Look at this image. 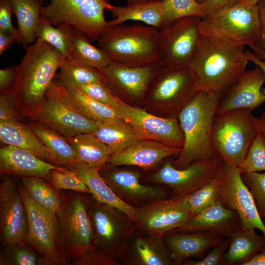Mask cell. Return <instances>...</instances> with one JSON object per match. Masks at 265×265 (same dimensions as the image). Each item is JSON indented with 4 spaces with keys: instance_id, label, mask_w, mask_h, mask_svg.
I'll return each mask as SVG.
<instances>
[{
    "instance_id": "obj_1",
    "label": "cell",
    "mask_w": 265,
    "mask_h": 265,
    "mask_svg": "<svg viewBox=\"0 0 265 265\" xmlns=\"http://www.w3.org/2000/svg\"><path fill=\"white\" fill-rule=\"evenodd\" d=\"M64 58L57 49L39 38L26 47L18 65L17 77L11 92L22 117L29 118L40 109Z\"/></svg>"
},
{
    "instance_id": "obj_2",
    "label": "cell",
    "mask_w": 265,
    "mask_h": 265,
    "mask_svg": "<svg viewBox=\"0 0 265 265\" xmlns=\"http://www.w3.org/2000/svg\"><path fill=\"white\" fill-rule=\"evenodd\" d=\"M244 47L226 44L201 34L189 64L198 90L221 94L246 70Z\"/></svg>"
},
{
    "instance_id": "obj_3",
    "label": "cell",
    "mask_w": 265,
    "mask_h": 265,
    "mask_svg": "<svg viewBox=\"0 0 265 265\" xmlns=\"http://www.w3.org/2000/svg\"><path fill=\"white\" fill-rule=\"evenodd\" d=\"M221 94L198 90L179 111L177 118L184 136V145L172 162L183 169L199 161L210 160L218 155L212 141V127Z\"/></svg>"
},
{
    "instance_id": "obj_4",
    "label": "cell",
    "mask_w": 265,
    "mask_h": 265,
    "mask_svg": "<svg viewBox=\"0 0 265 265\" xmlns=\"http://www.w3.org/2000/svg\"><path fill=\"white\" fill-rule=\"evenodd\" d=\"M159 29L145 24H123L107 29L98 45L112 60L133 66L159 63Z\"/></svg>"
},
{
    "instance_id": "obj_5",
    "label": "cell",
    "mask_w": 265,
    "mask_h": 265,
    "mask_svg": "<svg viewBox=\"0 0 265 265\" xmlns=\"http://www.w3.org/2000/svg\"><path fill=\"white\" fill-rule=\"evenodd\" d=\"M56 212L57 231L56 247L62 265L93 246L91 222L86 206L87 193L62 190Z\"/></svg>"
},
{
    "instance_id": "obj_6",
    "label": "cell",
    "mask_w": 265,
    "mask_h": 265,
    "mask_svg": "<svg viewBox=\"0 0 265 265\" xmlns=\"http://www.w3.org/2000/svg\"><path fill=\"white\" fill-rule=\"evenodd\" d=\"M86 206L93 246L110 259L117 261L138 229L136 222L122 211L97 201L90 193H86Z\"/></svg>"
},
{
    "instance_id": "obj_7",
    "label": "cell",
    "mask_w": 265,
    "mask_h": 265,
    "mask_svg": "<svg viewBox=\"0 0 265 265\" xmlns=\"http://www.w3.org/2000/svg\"><path fill=\"white\" fill-rule=\"evenodd\" d=\"M252 111L238 109L215 115L212 141L224 161L239 167L259 132Z\"/></svg>"
},
{
    "instance_id": "obj_8",
    "label": "cell",
    "mask_w": 265,
    "mask_h": 265,
    "mask_svg": "<svg viewBox=\"0 0 265 265\" xmlns=\"http://www.w3.org/2000/svg\"><path fill=\"white\" fill-rule=\"evenodd\" d=\"M200 34L226 44L250 48L259 38L260 23L256 5L242 3L201 18Z\"/></svg>"
},
{
    "instance_id": "obj_9",
    "label": "cell",
    "mask_w": 265,
    "mask_h": 265,
    "mask_svg": "<svg viewBox=\"0 0 265 265\" xmlns=\"http://www.w3.org/2000/svg\"><path fill=\"white\" fill-rule=\"evenodd\" d=\"M111 6L108 0H51L41 16L53 26L78 30L94 42L109 28L104 14Z\"/></svg>"
},
{
    "instance_id": "obj_10",
    "label": "cell",
    "mask_w": 265,
    "mask_h": 265,
    "mask_svg": "<svg viewBox=\"0 0 265 265\" xmlns=\"http://www.w3.org/2000/svg\"><path fill=\"white\" fill-rule=\"evenodd\" d=\"M66 137L93 133L97 123L84 115L72 101L68 90L58 81L48 89L40 109L28 118Z\"/></svg>"
},
{
    "instance_id": "obj_11",
    "label": "cell",
    "mask_w": 265,
    "mask_h": 265,
    "mask_svg": "<svg viewBox=\"0 0 265 265\" xmlns=\"http://www.w3.org/2000/svg\"><path fill=\"white\" fill-rule=\"evenodd\" d=\"M198 91L189 69L170 70L160 67L148 87L147 108L159 113L161 117H173Z\"/></svg>"
},
{
    "instance_id": "obj_12",
    "label": "cell",
    "mask_w": 265,
    "mask_h": 265,
    "mask_svg": "<svg viewBox=\"0 0 265 265\" xmlns=\"http://www.w3.org/2000/svg\"><path fill=\"white\" fill-rule=\"evenodd\" d=\"M201 19L197 16L183 17L159 29L158 50L161 68L188 69L201 37L199 30Z\"/></svg>"
},
{
    "instance_id": "obj_13",
    "label": "cell",
    "mask_w": 265,
    "mask_h": 265,
    "mask_svg": "<svg viewBox=\"0 0 265 265\" xmlns=\"http://www.w3.org/2000/svg\"><path fill=\"white\" fill-rule=\"evenodd\" d=\"M18 187L26 210L27 234L24 240L40 255L39 265H62L56 247V213L36 202L21 183Z\"/></svg>"
},
{
    "instance_id": "obj_14",
    "label": "cell",
    "mask_w": 265,
    "mask_h": 265,
    "mask_svg": "<svg viewBox=\"0 0 265 265\" xmlns=\"http://www.w3.org/2000/svg\"><path fill=\"white\" fill-rule=\"evenodd\" d=\"M218 175L220 179L218 199L221 204L237 213L242 228L258 229L265 236V224L251 192L242 179L239 167L224 161Z\"/></svg>"
},
{
    "instance_id": "obj_15",
    "label": "cell",
    "mask_w": 265,
    "mask_h": 265,
    "mask_svg": "<svg viewBox=\"0 0 265 265\" xmlns=\"http://www.w3.org/2000/svg\"><path fill=\"white\" fill-rule=\"evenodd\" d=\"M114 110L133 127L141 138L182 148L184 136L177 117L158 116L121 99Z\"/></svg>"
},
{
    "instance_id": "obj_16",
    "label": "cell",
    "mask_w": 265,
    "mask_h": 265,
    "mask_svg": "<svg viewBox=\"0 0 265 265\" xmlns=\"http://www.w3.org/2000/svg\"><path fill=\"white\" fill-rule=\"evenodd\" d=\"M220 156L210 160L195 162L186 168H175L171 161L164 163L150 177V181L169 186L174 198L186 197L214 179L222 168Z\"/></svg>"
},
{
    "instance_id": "obj_17",
    "label": "cell",
    "mask_w": 265,
    "mask_h": 265,
    "mask_svg": "<svg viewBox=\"0 0 265 265\" xmlns=\"http://www.w3.org/2000/svg\"><path fill=\"white\" fill-rule=\"evenodd\" d=\"M160 67L159 63L133 66L112 60L99 70L102 80L122 101L140 102L145 99L149 85Z\"/></svg>"
},
{
    "instance_id": "obj_18",
    "label": "cell",
    "mask_w": 265,
    "mask_h": 265,
    "mask_svg": "<svg viewBox=\"0 0 265 265\" xmlns=\"http://www.w3.org/2000/svg\"><path fill=\"white\" fill-rule=\"evenodd\" d=\"M0 183V241L2 245L24 240L28 231L26 210L13 176L3 174Z\"/></svg>"
},
{
    "instance_id": "obj_19",
    "label": "cell",
    "mask_w": 265,
    "mask_h": 265,
    "mask_svg": "<svg viewBox=\"0 0 265 265\" xmlns=\"http://www.w3.org/2000/svg\"><path fill=\"white\" fill-rule=\"evenodd\" d=\"M99 173L115 194L131 205L138 207L168 197L162 187L141 184V175L138 171L107 163L99 169Z\"/></svg>"
},
{
    "instance_id": "obj_20",
    "label": "cell",
    "mask_w": 265,
    "mask_h": 265,
    "mask_svg": "<svg viewBox=\"0 0 265 265\" xmlns=\"http://www.w3.org/2000/svg\"><path fill=\"white\" fill-rule=\"evenodd\" d=\"M178 198L165 199L136 207L135 221L142 232L162 236L180 228L191 216Z\"/></svg>"
},
{
    "instance_id": "obj_21",
    "label": "cell",
    "mask_w": 265,
    "mask_h": 265,
    "mask_svg": "<svg viewBox=\"0 0 265 265\" xmlns=\"http://www.w3.org/2000/svg\"><path fill=\"white\" fill-rule=\"evenodd\" d=\"M265 82L264 73L259 66L246 70L221 94L215 115L238 109L252 111L259 107L265 102L261 89Z\"/></svg>"
},
{
    "instance_id": "obj_22",
    "label": "cell",
    "mask_w": 265,
    "mask_h": 265,
    "mask_svg": "<svg viewBox=\"0 0 265 265\" xmlns=\"http://www.w3.org/2000/svg\"><path fill=\"white\" fill-rule=\"evenodd\" d=\"M241 228L237 213L224 207L218 199L204 211L191 216L182 227L173 231L207 232L227 238Z\"/></svg>"
},
{
    "instance_id": "obj_23",
    "label": "cell",
    "mask_w": 265,
    "mask_h": 265,
    "mask_svg": "<svg viewBox=\"0 0 265 265\" xmlns=\"http://www.w3.org/2000/svg\"><path fill=\"white\" fill-rule=\"evenodd\" d=\"M181 150L182 148L141 138L112 153L107 163L115 166H136L149 169L156 166L167 157L179 153Z\"/></svg>"
},
{
    "instance_id": "obj_24",
    "label": "cell",
    "mask_w": 265,
    "mask_h": 265,
    "mask_svg": "<svg viewBox=\"0 0 265 265\" xmlns=\"http://www.w3.org/2000/svg\"><path fill=\"white\" fill-rule=\"evenodd\" d=\"M56 166L20 148L5 145L0 149V172L19 178L35 177L50 182L51 171Z\"/></svg>"
},
{
    "instance_id": "obj_25",
    "label": "cell",
    "mask_w": 265,
    "mask_h": 265,
    "mask_svg": "<svg viewBox=\"0 0 265 265\" xmlns=\"http://www.w3.org/2000/svg\"><path fill=\"white\" fill-rule=\"evenodd\" d=\"M174 265H183L190 257H200L218 242L223 237L207 232L172 231L163 235Z\"/></svg>"
},
{
    "instance_id": "obj_26",
    "label": "cell",
    "mask_w": 265,
    "mask_h": 265,
    "mask_svg": "<svg viewBox=\"0 0 265 265\" xmlns=\"http://www.w3.org/2000/svg\"><path fill=\"white\" fill-rule=\"evenodd\" d=\"M134 239L125 255V263L131 265H174L163 236L145 233Z\"/></svg>"
},
{
    "instance_id": "obj_27",
    "label": "cell",
    "mask_w": 265,
    "mask_h": 265,
    "mask_svg": "<svg viewBox=\"0 0 265 265\" xmlns=\"http://www.w3.org/2000/svg\"><path fill=\"white\" fill-rule=\"evenodd\" d=\"M66 167L74 172L86 185L96 200L122 211L135 220L136 207L126 203L115 194L100 175L99 169L79 161Z\"/></svg>"
},
{
    "instance_id": "obj_28",
    "label": "cell",
    "mask_w": 265,
    "mask_h": 265,
    "mask_svg": "<svg viewBox=\"0 0 265 265\" xmlns=\"http://www.w3.org/2000/svg\"><path fill=\"white\" fill-rule=\"evenodd\" d=\"M0 139L5 145L24 149L45 161L61 166L54 155L29 126L20 121L0 122Z\"/></svg>"
},
{
    "instance_id": "obj_29",
    "label": "cell",
    "mask_w": 265,
    "mask_h": 265,
    "mask_svg": "<svg viewBox=\"0 0 265 265\" xmlns=\"http://www.w3.org/2000/svg\"><path fill=\"white\" fill-rule=\"evenodd\" d=\"M161 0L125 6L111 5L108 10L113 19L107 21L108 28L132 20L141 22L159 29L161 28L165 19Z\"/></svg>"
},
{
    "instance_id": "obj_30",
    "label": "cell",
    "mask_w": 265,
    "mask_h": 265,
    "mask_svg": "<svg viewBox=\"0 0 265 265\" xmlns=\"http://www.w3.org/2000/svg\"><path fill=\"white\" fill-rule=\"evenodd\" d=\"M230 238L224 265H244L265 247V236L258 234L255 229L241 228Z\"/></svg>"
},
{
    "instance_id": "obj_31",
    "label": "cell",
    "mask_w": 265,
    "mask_h": 265,
    "mask_svg": "<svg viewBox=\"0 0 265 265\" xmlns=\"http://www.w3.org/2000/svg\"><path fill=\"white\" fill-rule=\"evenodd\" d=\"M66 139L79 162L100 169L108 162L110 149L93 133H81Z\"/></svg>"
},
{
    "instance_id": "obj_32",
    "label": "cell",
    "mask_w": 265,
    "mask_h": 265,
    "mask_svg": "<svg viewBox=\"0 0 265 265\" xmlns=\"http://www.w3.org/2000/svg\"><path fill=\"white\" fill-rule=\"evenodd\" d=\"M45 0H9L18 27L17 42L26 48L36 38V30Z\"/></svg>"
},
{
    "instance_id": "obj_33",
    "label": "cell",
    "mask_w": 265,
    "mask_h": 265,
    "mask_svg": "<svg viewBox=\"0 0 265 265\" xmlns=\"http://www.w3.org/2000/svg\"><path fill=\"white\" fill-rule=\"evenodd\" d=\"M96 123L97 128L93 134L106 145L112 153L142 138L133 127L122 118Z\"/></svg>"
},
{
    "instance_id": "obj_34",
    "label": "cell",
    "mask_w": 265,
    "mask_h": 265,
    "mask_svg": "<svg viewBox=\"0 0 265 265\" xmlns=\"http://www.w3.org/2000/svg\"><path fill=\"white\" fill-rule=\"evenodd\" d=\"M29 126L41 142L54 155L61 166L78 161L75 152L66 137L49 127L32 121Z\"/></svg>"
},
{
    "instance_id": "obj_35",
    "label": "cell",
    "mask_w": 265,
    "mask_h": 265,
    "mask_svg": "<svg viewBox=\"0 0 265 265\" xmlns=\"http://www.w3.org/2000/svg\"><path fill=\"white\" fill-rule=\"evenodd\" d=\"M59 69L56 75L57 81L67 90L102 80L99 70L80 63L71 57L64 58Z\"/></svg>"
},
{
    "instance_id": "obj_36",
    "label": "cell",
    "mask_w": 265,
    "mask_h": 265,
    "mask_svg": "<svg viewBox=\"0 0 265 265\" xmlns=\"http://www.w3.org/2000/svg\"><path fill=\"white\" fill-rule=\"evenodd\" d=\"M70 57L87 66L100 70L112 61L108 54L91 42L81 32L73 29Z\"/></svg>"
},
{
    "instance_id": "obj_37",
    "label": "cell",
    "mask_w": 265,
    "mask_h": 265,
    "mask_svg": "<svg viewBox=\"0 0 265 265\" xmlns=\"http://www.w3.org/2000/svg\"><path fill=\"white\" fill-rule=\"evenodd\" d=\"M67 90L79 110L96 123L122 119L113 109L89 97L80 89Z\"/></svg>"
},
{
    "instance_id": "obj_38",
    "label": "cell",
    "mask_w": 265,
    "mask_h": 265,
    "mask_svg": "<svg viewBox=\"0 0 265 265\" xmlns=\"http://www.w3.org/2000/svg\"><path fill=\"white\" fill-rule=\"evenodd\" d=\"M20 179L27 193L36 202L56 213L61 199L58 192L52 188L48 181L35 177H22Z\"/></svg>"
},
{
    "instance_id": "obj_39",
    "label": "cell",
    "mask_w": 265,
    "mask_h": 265,
    "mask_svg": "<svg viewBox=\"0 0 265 265\" xmlns=\"http://www.w3.org/2000/svg\"><path fill=\"white\" fill-rule=\"evenodd\" d=\"M220 179L217 175L214 179L188 195L178 198L184 210L190 215H196L204 211L218 199Z\"/></svg>"
},
{
    "instance_id": "obj_40",
    "label": "cell",
    "mask_w": 265,
    "mask_h": 265,
    "mask_svg": "<svg viewBox=\"0 0 265 265\" xmlns=\"http://www.w3.org/2000/svg\"><path fill=\"white\" fill-rule=\"evenodd\" d=\"M72 32L73 29L71 28L53 26L41 16L36 30V36L37 39H41L54 47L64 57H70Z\"/></svg>"
},
{
    "instance_id": "obj_41",
    "label": "cell",
    "mask_w": 265,
    "mask_h": 265,
    "mask_svg": "<svg viewBox=\"0 0 265 265\" xmlns=\"http://www.w3.org/2000/svg\"><path fill=\"white\" fill-rule=\"evenodd\" d=\"M40 256L24 240L2 245L0 265H38Z\"/></svg>"
},
{
    "instance_id": "obj_42",
    "label": "cell",
    "mask_w": 265,
    "mask_h": 265,
    "mask_svg": "<svg viewBox=\"0 0 265 265\" xmlns=\"http://www.w3.org/2000/svg\"><path fill=\"white\" fill-rule=\"evenodd\" d=\"M161 2L165 16L163 27L183 17H204L201 3L195 0H162Z\"/></svg>"
},
{
    "instance_id": "obj_43",
    "label": "cell",
    "mask_w": 265,
    "mask_h": 265,
    "mask_svg": "<svg viewBox=\"0 0 265 265\" xmlns=\"http://www.w3.org/2000/svg\"><path fill=\"white\" fill-rule=\"evenodd\" d=\"M50 184L57 192L62 190L90 193L86 185L72 171L66 167L59 166L51 172Z\"/></svg>"
},
{
    "instance_id": "obj_44",
    "label": "cell",
    "mask_w": 265,
    "mask_h": 265,
    "mask_svg": "<svg viewBox=\"0 0 265 265\" xmlns=\"http://www.w3.org/2000/svg\"><path fill=\"white\" fill-rule=\"evenodd\" d=\"M239 168L241 174L265 171V135L260 131Z\"/></svg>"
},
{
    "instance_id": "obj_45",
    "label": "cell",
    "mask_w": 265,
    "mask_h": 265,
    "mask_svg": "<svg viewBox=\"0 0 265 265\" xmlns=\"http://www.w3.org/2000/svg\"><path fill=\"white\" fill-rule=\"evenodd\" d=\"M241 177L252 195L260 217L265 219V171L243 173Z\"/></svg>"
},
{
    "instance_id": "obj_46",
    "label": "cell",
    "mask_w": 265,
    "mask_h": 265,
    "mask_svg": "<svg viewBox=\"0 0 265 265\" xmlns=\"http://www.w3.org/2000/svg\"><path fill=\"white\" fill-rule=\"evenodd\" d=\"M78 89L114 110L120 100L102 80L82 85Z\"/></svg>"
},
{
    "instance_id": "obj_47",
    "label": "cell",
    "mask_w": 265,
    "mask_h": 265,
    "mask_svg": "<svg viewBox=\"0 0 265 265\" xmlns=\"http://www.w3.org/2000/svg\"><path fill=\"white\" fill-rule=\"evenodd\" d=\"M230 238H223L211 248L201 259L186 260L183 265H224V255L228 248Z\"/></svg>"
},
{
    "instance_id": "obj_48",
    "label": "cell",
    "mask_w": 265,
    "mask_h": 265,
    "mask_svg": "<svg viewBox=\"0 0 265 265\" xmlns=\"http://www.w3.org/2000/svg\"><path fill=\"white\" fill-rule=\"evenodd\" d=\"M119 262L113 260L102 251L92 247L74 258L70 262L72 265H118Z\"/></svg>"
},
{
    "instance_id": "obj_49",
    "label": "cell",
    "mask_w": 265,
    "mask_h": 265,
    "mask_svg": "<svg viewBox=\"0 0 265 265\" xmlns=\"http://www.w3.org/2000/svg\"><path fill=\"white\" fill-rule=\"evenodd\" d=\"M22 117L11 93H0V122L20 121Z\"/></svg>"
},
{
    "instance_id": "obj_50",
    "label": "cell",
    "mask_w": 265,
    "mask_h": 265,
    "mask_svg": "<svg viewBox=\"0 0 265 265\" xmlns=\"http://www.w3.org/2000/svg\"><path fill=\"white\" fill-rule=\"evenodd\" d=\"M13 12L9 0H0V31L18 33L17 29L13 26L11 22Z\"/></svg>"
},
{
    "instance_id": "obj_51",
    "label": "cell",
    "mask_w": 265,
    "mask_h": 265,
    "mask_svg": "<svg viewBox=\"0 0 265 265\" xmlns=\"http://www.w3.org/2000/svg\"><path fill=\"white\" fill-rule=\"evenodd\" d=\"M18 65L10 66L0 70V92L11 93L15 85Z\"/></svg>"
},
{
    "instance_id": "obj_52",
    "label": "cell",
    "mask_w": 265,
    "mask_h": 265,
    "mask_svg": "<svg viewBox=\"0 0 265 265\" xmlns=\"http://www.w3.org/2000/svg\"><path fill=\"white\" fill-rule=\"evenodd\" d=\"M243 0H207L201 3L204 17L213 12L235 6Z\"/></svg>"
},
{
    "instance_id": "obj_53",
    "label": "cell",
    "mask_w": 265,
    "mask_h": 265,
    "mask_svg": "<svg viewBox=\"0 0 265 265\" xmlns=\"http://www.w3.org/2000/svg\"><path fill=\"white\" fill-rule=\"evenodd\" d=\"M257 6L260 23V33L255 45L265 50V0L259 1Z\"/></svg>"
},
{
    "instance_id": "obj_54",
    "label": "cell",
    "mask_w": 265,
    "mask_h": 265,
    "mask_svg": "<svg viewBox=\"0 0 265 265\" xmlns=\"http://www.w3.org/2000/svg\"><path fill=\"white\" fill-rule=\"evenodd\" d=\"M18 38V33L0 31V54H1L13 42H17Z\"/></svg>"
},
{
    "instance_id": "obj_55",
    "label": "cell",
    "mask_w": 265,
    "mask_h": 265,
    "mask_svg": "<svg viewBox=\"0 0 265 265\" xmlns=\"http://www.w3.org/2000/svg\"><path fill=\"white\" fill-rule=\"evenodd\" d=\"M245 52L248 60L260 67L263 70L265 76V61L258 58L253 52H251L250 50L245 51ZM262 91L265 95V88L263 90H262ZM260 119L263 121H265V111L262 114Z\"/></svg>"
},
{
    "instance_id": "obj_56",
    "label": "cell",
    "mask_w": 265,
    "mask_h": 265,
    "mask_svg": "<svg viewBox=\"0 0 265 265\" xmlns=\"http://www.w3.org/2000/svg\"><path fill=\"white\" fill-rule=\"evenodd\" d=\"M244 265H265V247Z\"/></svg>"
},
{
    "instance_id": "obj_57",
    "label": "cell",
    "mask_w": 265,
    "mask_h": 265,
    "mask_svg": "<svg viewBox=\"0 0 265 265\" xmlns=\"http://www.w3.org/2000/svg\"><path fill=\"white\" fill-rule=\"evenodd\" d=\"M250 48L253 50V53L258 58L265 61V50H263L255 45L252 46Z\"/></svg>"
},
{
    "instance_id": "obj_58",
    "label": "cell",
    "mask_w": 265,
    "mask_h": 265,
    "mask_svg": "<svg viewBox=\"0 0 265 265\" xmlns=\"http://www.w3.org/2000/svg\"><path fill=\"white\" fill-rule=\"evenodd\" d=\"M255 119L258 130L265 135V121L256 117Z\"/></svg>"
},
{
    "instance_id": "obj_59",
    "label": "cell",
    "mask_w": 265,
    "mask_h": 265,
    "mask_svg": "<svg viewBox=\"0 0 265 265\" xmlns=\"http://www.w3.org/2000/svg\"><path fill=\"white\" fill-rule=\"evenodd\" d=\"M161 0H126L128 5H133L147 2H151Z\"/></svg>"
},
{
    "instance_id": "obj_60",
    "label": "cell",
    "mask_w": 265,
    "mask_h": 265,
    "mask_svg": "<svg viewBox=\"0 0 265 265\" xmlns=\"http://www.w3.org/2000/svg\"><path fill=\"white\" fill-rule=\"evenodd\" d=\"M260 0H243L240 3H242L246 6H251L256 5Z\"/></svg>"
},
{
    "instance_id": "obj_61",
    "label": "cell",
    "mask_w": 265,
    "mask_h": 265,
    "mask_svg": "<svg viewBox=\"0 0 265 265\" xmlns=\"http://www.w3.org/2000/svg\"><path fill=\"white\" fill-rule=\"evenodd\" d=\"M195 0L200 3H202L207 0Z\"/></svg>"
},
{
    "instance_id": "obj_62",
    "label": "cell",
    "mask_w": 265,
    "mask_h": 265,
    "mask_svg": "<svg viewBox=\"0 0 265 265\" xmlns=\"http://www.w3.org/2000/svg\"><path fill=\"white\" fill-rule=\"evenodd\" d=\"M263 221L264 224H265V219L263 220Z\"/></svg>"
}]
</instances>
